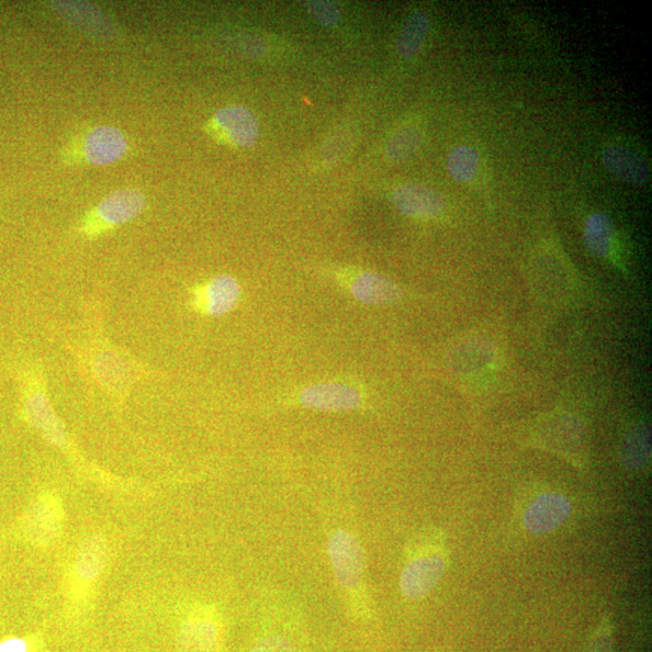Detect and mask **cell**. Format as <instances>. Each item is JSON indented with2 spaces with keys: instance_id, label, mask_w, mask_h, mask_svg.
Masks as SVG:
<instances>
[{
  "instance_id": "1",
  "label": "cell",
  "mask_w": 652,
  "mask_h": 652,
  "mask_svg": "<svg viewBox=\"0 0 652 652\" xmlns=\"http://www.w3.org/2000/svg\"><path fill=\"white\" fill-rule=\"evenodd\" d=\"M447 559L442 532L431 530L415 535L407 548V562L400 575L399 584L403 597H426L442 581Z\"/></svg>"
},
{
  "instance_id": "2",
  "label": "cell",
  "mask_w": 652,
  "mask_h": 652,
  "mask_svg": "<svg viewBox=\"0 0 652 652\" xmlns=\"http://www.w3.org/2000/svg\"><path fill=\"white\" fill-rule=\"evenodd\" d=\"M328 556L335 579L355 611H366L365 555L358 538L336 528L328 538Z\"/></svg>"
},
{
  "instance_id": "3",
  "label": "cell",
  "mask_w": 652,
  "mask_h": 652,
  "mask_svg": "<svg viewBox=\"0 0 652 652\" xmlns=\"http://www.w3.org/2000/svg\"><path fill=\"white\" fill-rule=\"evenodd\" d=\"M146 206V198L138 190L123 189L108 195L87 212L81 224V231L87 238L96 239L121 225L136 219Z\"/></svg>"
},
{
  "instance_id": "4",
  "label": "cell",
  "mask_w": 652,
  "mask_h": 652,
  "mask_svg": "<svg viewBox=\"0 0 652 652\" xmlns=\"http://www.w3.org/2000/svg\"><path fill=\"white\" fill-rule=\"evenodd\" d=\"M22 396H24L22 409L26 422L52 445L65 447L69 444V436L52 408L47 388L38 374H32L26 378Z\"/></svg>"
},
{
  "instance_id": "5",
  "label": "cell",
  "mask_w": 652,
  "mask_h": 652,
  "mask_svg": "<svg viewBox=\"0 0 652 652\" xmlns=\"http://www.w3.org/2000/svg\"><path fill=\"white\" fill-rule=\"evenodd\" d=\"M64 526L61 499L55 493L45 492L31 504L25 519L27 541L38 547H49L59 541Z\"/></svg>"
},
{
  "instance_id": "6",
  "label": "cell",
  "mask_w": 652,
  "mask_h": 652,
  "mask_svg": "<svg viewBox=\"0 0 652 652\" xmlns=\"http://www.w3.org/2000/svg\"><path fill=\"white\" fill-rule=\"evenodd\" d=\"M221 626L216 609L198 605L191 611L178 636L179 652H218Z\"/></svg>"
},
{
  "instance_id": "7",
  "label": "cell",
  "mask_w": 652,
  "mask_h": 652,
  "mask_svg": "<svg viewBox=\"0 0 652 652\" xmlns=\"http://www.w3.org/2000/svg\"><path fill=\"white\" fill-rule=\"evenodd\" d=\"M571 514V503L559 493H544L536 497L523 514V527L535 535H545L565 524Z\"/></svg>"
},
{
  "instance_id": "8",
  "label": "cell",
  "mask_w": 652,
  "mask_h": 652,
  "mask_svg": "<svg viewBox=\"0 0 652 652\" xmlns=\"http://www.w3.org/2000/svg\"><path fill=\"white\" fill-rule=\"evenodd\" d=\"M212 129L228 143L252 148L258 138V123L253 112L242 106L219 109L212 119Z\"/></svg>"
},
{
  "instance_id": "9",
  "label": "cell",
  "mask_w": 652,
  "mask_h": 652,
  "mask_svg": "<svg viewBox=\"0 0 652 652\" xmlns=\"http://www.w3.org/2000/svg\"><path fill=\"white\" fill-rule=\"evenodd\" d=\"M603 165L613 177L627 184L640 186L650 181V166L644 155L633 146L614 143L603 152Z\"/></svg>"
},
{
  "instance_id": "10",
  "label": "cell",
  "mask_w": 652,
  "mask_h": 652,
  "mask_svg": "<svg viewBox=\"0 0 652 652\" xmlns=\"http://www.w3.org/2000/svg\"><path fill=\"white\" fill-rule=\"evenodd\" d=\"M241 292L238 280L228 275H220L194 291L193 303L202 314L220 317L238 305Z\"/></svg>"
},
{
  "instance_id": "11",
  "label": "cell",
  "mask_w": 652,
  "mask_h": 652,
  "mask_svg": "<svg viewBox=\"0 0 652 652\" xmlns=\"http://www.w3.org/2000/svg\"><path fill=\"white\" fill-rule=\"evenodd\" d=\"M128 149L129 144L125 134L119 129L99 126L86 134L79 157L87 164L106 166L122 159Z\"/></svg>"
},
{
  "instance_id": "12",
  "label": "cell",
  "mask_w": 652,
  "mask_h": 652,
  "mask_svg": "<svg viewBox=\"0 0 652 652\" xmlns=\"http://www.w3.org/2000/svg\"><path fill=\"white\" fill-rule=\"evenodd\" d=\"M583 434V426L578 420L559 418L544 423L543 430L539 434V443L550 451L566 457L572 462H580Z\"/></svg>"
},
{
  "instance_id": "13",
  "label": "cell",
  "mask_w": 652,
  "mask_h": 652,
  "mask_svg": "<svg viewBox=\"0 0 652 652\" xmlns=\"http://www.w3.org/2000/svg\"><path fill=\"white\" fill-rule=\"evenodd\" d=\"M299 401L303 407L328 412L357 410L362 405V396L354 387L345 384H319L301 391Z\"/></svg>"
},
{
  "instance_id": "14",
  "label": "cell",
  "mask_w": 652,
  "mask_h": 652,
  "mask_svg": "<svg viewBox=\"0 0 652 652\" xmlns=\"http://www.w3.org/2000/svg\"><path fill=\"white\" fill-rule=\"evenodd\" d=\"M393 204L403 216L435 218L442 215L446 202L438 191L422 184H403L393 193Z\"/></svg>"
},
{
  "instance_id": "15",
  "label": "cell",
  "mask_w": 652,
  "mask_h": 652,
  "mask_svg": "<svg viewBox=\"0 0 652 652\" xmlns=\"http://www.w3.org/2000/svg\"><path fill=\"white\" fill-rule=\"evenodd\" d=\"M108 560V545L102 535H89L79 545L73 562L75 587L93 588L102 576Z\"/></svg>"
},
{
  "instance_id": "16",
  "label": "cell",
  "mask_w": 652,
  "mask_h": 652,
  "mask_svg": "<svg viewBox=\"0 0 652 652\" xmlns=\"http://www.w3.org/2000/svg\"><path fill=\"white\" fill-rule=\"evenodd\" d=\"M59 15L89 37L110 39L114 28L98 9L87 3L55 2Z\"/></svg>"
},
{
  "instance_id": "17",
  "label": "cell",
  "mask_w": 652,
  "mask_h": 652,
  "mask_svg": "<svg viewBox=\"0 0 652 652\" xmlns=\"http://www.w3.org/2000/svg\"><path fill=\"white\" fill-rule=\"evenodd\" d=\"M352 295L367 305H389L401 298V290L389 278L375 273H363L351 283Z\"/></svg>"
},
{
  "instance_id": "18",
  "label": "cell",
  "mask_w": 652,
  "mask_h": 652,
  "mask_svg": "<svg viewBox=\"0 0 652 652\" xmlns=\"http://www.w3.org/2000/svg\"><path fill=\"white\" fill-rule=\"evenodd\" d=\"M430 27V16L421 10L414 11L405 20L396 39V49L401 59L412 60L420 53Z\"/></svg>"
},
{
  "instance_id": "19",
  "label": "cell",
  "mask_w": 652,
  "mask_h": 652,
  "mask_svg": "<svg viewBox=\"0 0 652 652\" xmlns=\"http://www.w3.org/2000/svg\"><path fill=\"white\" fill-rule=\"evenodd\" d=\"M615 236V225L604 213H594L584 225L583 240L589 252L597 257L608 256Z\"/></svg>"
},
{
  "instance_id": "20",
  "label": "cell",
  "mask_w": 652,
  "mask_h": 652,
  "mask_svg": "<svg viewBox=\"0 0 652 652\" xmlns=\"http://www.w3.org/2000/svg\"><path fill=\"white\" fill-rule=\"evenodd\" d=\"M480 156L474 148L468 145H459L448 155L447 170L459 183L474 181L479 172Z\"/></svg>"
},
{
  "instance_id": "21",
  "label": "cell",
  "mask_w": 652,
  "mask_h": 652,
  "mask_svg": "<svg viewBox=\"0 0 652 652\" xmlns=\"http://www.w3.org/2000/svg\"><path fill=\"white\" fill-rule=\"evenodd\" d=\"M422 144V133L413 126H405L393 133L389 138L386 153L391 161H402L409 159L420 149Z\"/></svg>"
},
{
  "instance_id": "22",
  "label": "cell",
  "mask_w": 652,
  "mask_h": 652,
  "mask_svg": "<svg viewBox=\"0 0 652 652\" xmlns=\"http://www.w3.org/2000/svg\"><path fill=\"white\" fill-rule=\"evenodd\" d=\"M650 456V434L645 428L629 432L624 440L623 459L629 469L643 468Z\"/></svg>"
},
{
  "instance_id": "23",
  "label": "cell",
  "mask_w": 652,
  "mask_h": 652,
  "mask_svg": "<svg viewBox=\"0 0 652 652\" xmlns=\"http://www.w3.org/2000/svg\"><path fill=\"white\" fill-rule=\"evenodd\" d=\"M309 14L324 27H333L341 19L339 5L333 2H309L306 3Z\"/></svg>"
},
{
  "instance_id": "24",
  "label": "cell",
  "mask_w": 652,
  "mask_h": 652,
  "mask_svg": "<svg viewBox=\"0 0 652 652\" xmlns=\"http://www.w3.org/2000/svg\"><path fill=\"white\" fill-rule=\"evenodd\" d=\"M613 625L609 617H604L602 623L592 633L589 644L583 652H612Z\"/></svg>"
},
{
  "instance_id": "25",
  "label": "cell",
  "mask_w": 652,
  "mask_h": 652,
  "mask_svg": "<svg viewBox=\"0 0 652 652\" xmlns=\"http://www.w3.org/2000/svg\"><path fill=\"white\" fill-rule=\"evenodd\" d=\"M250 652H298L283 636L269 635L258 639Z\"/></svg>"
},
{
  "instance_id": "26",
  "label": "cell",
  "mask_w": 652,
  "mask_h": 652,
  "mask_svg": "<svg viewBox=\"0 0 652 652\" xmlns=\"http://www.w3.org/2000/svg\"><path fill=\"white\" fill-rule=\"evenodd\" d=\"M28 647L24 639L11 638L0 643V652H27Z\"/></svg>"
}]
</instances>
